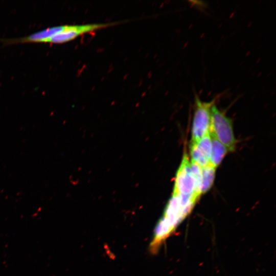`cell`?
Segmentation results:
<instances>
[{
  "label": "cell",
  "instance_id": "obj_1",
  "mask_svg": "<svg viewBox=\"0 0 276 276\" xmlns=\"http://www.w3.org/2000/svg\"><path fill=\"white\" fill-rule=\"evenodd\" d=\"M173 194L179 196L182 206L189 212L199 197L196 192L195 180L187 153L184 154L176 173Z\"/></svg>",
  "mask_w": 276,
  "mask_h": 276
},
{
  "label": "cell",
  "instance_id": "obj_2",
  "mask_svg": "<svg viewBox=\"0 0 276 276\" xmlns=\"http://www.w3.org/2000/svg\"><path fill=\"white\" fill-rule=\"evenodd\" d=\"M210 134L214 136L229 151L235 150V139L232 120L214 104L211 107Z\"/></svg>",
  "mask_w": 276,
  "mask_h": 276
},
{
  "label": "cell",
  "instance_id": "obj_3",
  "mask_svg": "<svg viewBox=\"0 0 276 276\" xmlns=\"http://www.w3.org/2000/svg\"><path fill=\"white\" fill-rule=\"evenodd\" d=\"M216 99L210 102L202 101L197 95L195 97V110L193 120L191 143L197 142L210 132L211 107Z\"/></svg>",
  "mask_w": 276,
  "mask_h": 276
},
{
  "label": "cell",
  "instance_id": "obj_4",
  "mask_svg": "<svg viewBox=\"0 0 276 276\" xmlns=\"http://www.w3.org/2000/svg\"><path fill=\"white\" fill-rule=\"evenodd\" d=\"M113 22L90 24L85 25H65L64 29L49 39L46 42L62 43L74 39L76 37L88 32L106 28L113 25Z\"/></svg>",
  "mask_w": 276,
  "mask_h": 276
},
{
  "label": "cell",
  "instance_id": "obj_5",
  "mask_svg": "<svg viewBox=\"0 0 276 276\" xmlns=\"http://www.w3.org/2000/svg\"><path fill=\"white\" fill-rule=\"evenodd\" d=\"M65 25L49 28L33 33L28 36L14 40L17 43L46 42L53 36L63 31Z\"/></svg>",
  "mask_w": 276,
  "mask_h": 276
},
{
  "label": "cell",
  "instance_id": "obj_6",
  "mask_svg": "<svg viewBox=\"0 0 276 276\" xmlns=\"http://www.w3.org/2000/svg\"><path fill=\"white\" fill-rule=\"evenodd\" d=\"M211 135V134H210ZM212 149L210 163L215 168L217 167L227 152L228 149L214 136L211 135Z\"/></svg>",
  "mask_w": 276,
  "mask_h": 276
},
{
  "label": "cell",
  "instance_id": "obj_7",
  "mask_svg": "<svg viewBox=\"0 0 276 276\" xmlns=\"http://www.w3.org/2000/svg\"><path fill=\"white\" fill-rule=\"evenodd\" d=\"M216 168L210 164L201 168V194L207 192L213 185Z\"/></svg>",
  "mask_w": 276,
  "mask_h": 276
},
{
  "label": "cell",
  "instance_id": "obj_8",
  "mask_svg": "<svg viewBox=\"0 0 276 276\" xmlns=\"http://www.w3.org/2000/svg\"><path fill=\"white\" fill-rule=\"evenodd\" d=\"M194 143L197 150L208 160H210L211 149L212 140L210 132L208 133L197 142Z\"/></svg>",
  "mask_w": 276,
  "mask_h": 276
}]
</instances>
